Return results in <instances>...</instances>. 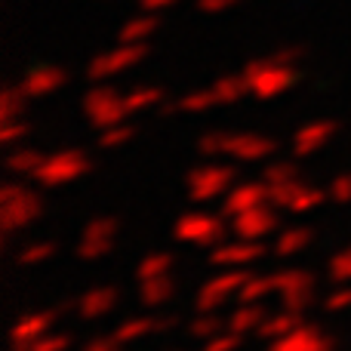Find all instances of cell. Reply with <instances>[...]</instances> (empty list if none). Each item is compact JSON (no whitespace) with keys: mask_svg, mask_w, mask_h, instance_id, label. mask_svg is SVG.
<instances>
[{"mask_svg":"<svg viewBox=\"0 0 351 351\" xmlns=\"http://www.w3.org/2000/svg\"><path fill=\"white\" fill-rule=\"evenodd\" d=\"M237 179V170L231 164H197L185 173L188 197L204 204V200L225 197Z\"/></svg>","mask_w":351,"mask_h":351,"instance_id":"5","label":"cell"},{"mask_svg":"<svg viewBox=\"0 0 351 351\" xmlns=\"http://www.w3.org/2000/svg\"><path fill=\"white\" fill-rule=\"evenodd\" d=\"M250 278H253V274H250L247 268H225L222 274L210 278L197 290V296H194V308L197 311H222V305L228 302V296H237L241 287L247 284Z\"/></svg>","mask_w":351,"mask_h":351,"instance_id":"8","label":"cell"},{"mask_svg":"<svg viewBox=\"0 0 351 351\" xmlns=\"http://www.w3.org/2000/svg\"><path fill=\"white\" fill-rule=\"evenodd\" d=\"M241 0H197V10L204 12V16H219V12H225V10H231V6H237Z\"/></svg>","mask_w":351,"mask_h":351,"instance_id":"46","label":"cell"},{"mask_svg":"<svg viewBox=\"0 0 351 351\" xmlns=\"http://www.w3.org/2000/svg\"><path fill=\"white\" fill-rule=\"evenodd\" d=\"M222 330H228V321H222L216 311H197L194 321H188V336H191V339H200V342L213 339V336L222 333Z\"/></svg>","mask_w":351,"mask_h":351,"instance_id":"26","label":"cell"},{"mask_svg":"<svg viewBox=\"0 0 351 351\" xmlns=\"http://www.w3.org/2000/svg\"><path fill=\"white\" fill-rule=\"evenodd\" d=\"M302 53H305L302 47H284V49H278V53H274L271 59H274V62H280V65H296V62L302 59Z\"/></svg>","mask_w":351,"mask_h":351,"instance_id":"47","label":"cell"},{"mask_svg":"<svg viewBox=\"0 0 351 351\" xmlns=\"http://www.w3.org/2000/svg\"><path fill=\"white\" fill-rule=\"evenodd\" d=\"M241 74L250 84V96L262 99V102L284 96V93L296 84V65H280V62H274L271 56H268V59L247 62Z\"/></svg>","mask_w":351,"mask_h":351,"instance_id":"3","label":"cell"},{"mask_svg":"<svg viewBox=\"0 0 351 351\" xmlns=\"http://www.w3.org/2000/svg\"><path fill=\"white\" fill-rule=\"evenodd\" d=\"M311 237H315V231L305 228V225H296V228H284V231H280V237L274 241V256H278V259H290V256H296L299 250L308 247Z\"/></svg>","mask_w":351,"mask_h":351,"instance_id":"23","label":"cell"},{"mask_svg":"<svg viewBox=\"0 0 351 351\" xmlns=\"http://www.w3.org/2000/svg\"><path fill=\"white\" fill-rule=\"evenodd\" d=\"M40 213H43V200L34 188L19 185V182H6L0 188V228H3V234L22 231Z\"/></svg>","mask_w":351,"mask_h":351,"instance_id":"1","label":"cell"},{"mask_svg":"<svg viewBox=\"0 0 351 351\" xmlns=\"http://www.w3.org/2000/svg\"><path fill=\"white\" fill-rule=\"evenodd\" d=\"M311 302H315V290H305V293H293V296H280V308L287 311H308Z\"/></svg>","mask_w":351,"mask_h":351,"instance_id":"44","label":"cell"},{"mask_svg":"<svg viewBox=\"0 0 351 351\" xmlns=\"http://www.w3.org/2000/svg\"><path fill=\"white\" fill-rule=\"evenodd\" d=\"M324 308H327V311H346V308H351V287L339 284L327 299H324Z\"/></svg>","mask_w":351,"mask_h":351,"instance_id":"43","label":"cell"},{"mask_svg":"<svg viewBox=\"0 0 351 351\" xmlns=\"http://www.w3.org/2000/svg\"><path fill=\"white\" fill-rule=\"evenodd\" d=\"M330 200H336V204H351V173H339L333 182H330L327 188Z\"/></svg>","mask_w":351,"mask_h":351,"instance_id":"42","label":"cell"},{"mask_svg":"<svg viewBox=\"0 0 351 351\" xmlns=\"http://www.w3.org/2000/svg\"><path fill=\"white\" fill-rule=\"evenodd\" d=\"M71 336L68 333H43L40 339H34L28 346V351H68Z\"/></svg>","mask_w":351,"mask_h":351,"instance_id":"40","label":"cell"},{"mask_svg":"<svg viewBox=\"0 0 351 351\" xmlns=\"http://www.w3.org/2000/svg\"><path fill=\"white\" fill-rule=\"evenodd\" d=\"M271 278H274L278 296H293V293L315 290V274L305 271V268H278V271H271Z\"/></svg>","mask_w":351,"mask_h":351,"instance_id":"21","label":"cell"},{"mask_svg":"<svg viewBox=\"0 0 351 351\" xmlns=\"http://www.w3.org/2000/svg\"><path fill=\"white\" fill-rule=\"evenodd\" d=\"M262 179H265L268 185L293 182V179H299V164H293V160H274V164H265V170H262Z\"/></svg>","mask_w":351,"mask_h":351,"instance_id":"36","label":"cell"},{"mask_svg":"<svg viewBox=\"0 0 351 351\" xmlns=\"http://www.w3.org/2000/svg\"><path fill=\"white\" fill-rule=\"evenodd\" d=\"M330 280L333 284H351V243L330 259Z\"/></svg>","mask_w":351,"mask_h":351,"instance_id":"37","label":"cell"},{"mask_svg":"<svg viewBox=\"0 0 351 351\" xmlns=\"http://www.w3.org/2000/svg\"><path fill=\"white\" fill-rule=\"evenodd\" d=\"M139 302L145 308H164L167 302L176 296V280L170 274H160V278H148V280H139Z\"/></svg>","mask_w":351,"mask_h":351,"instance_id":"19","label":"cell"},{"mask_svg":"<svg viewBox=\"0 0 351 351\" xmlns=\"http://www.w3.org/2000/svg\"><path fill=\"white\" fill-rule=\"evenodd\" d=\"M136 3L142 6V12H164L173 3H179V0H136Z\"/></svg>","mask_w":351,"mask_h":351,"instance_id":"50","label":"cell"},{"mask_svg":"<svg viewBox=\"0 0 351 351\" xmlns=\"http://www.w3.org/2000/svg\"><path fill=\"white\" fill-rule=\"evenodd\" d=\"M274 228H278V206H271V204L250 206V210L231 216V231L237 237H243V241H262Z\"/></svg>","mask_w":351,"mask_h":351,"instance_id":"11","label":"cell"},{"mask_svg":"<svg viewBox=\"0 0 351 351\" xmlns=\"http://www.w3.org/2000/svg\"><path fill=\"white\" fill-rule=\"evenodd\" d=\"M268 204V182H234L231 191L222 197V216H237V213L250 210V206H259Z\"/></svg>","mask_w":351,"mask_h":351,"instance_id":"14","label":"cell"},{"mask_svg":"<svg viewBox=\"0 0 351 351\" xmlns=\"http://www.w3.org/2000/svg\"><path fill=\"white\" fill-rule=\"evenodd\" d=\"M148 333H154V317L142 315V317H130V321H123L111 336H114L121 346H127V342H136V339H142V336H148Z\"/></svg>","mask_w":351,"mask_h":351,"instance_id":"29","label":"cell"},{"mask_svg":"<svg viewBox=\"0 0 351 351\" xmlns=\"http://www.w3.org/2000/svg\"><path fill=\"white\" fill-rule=\"evenodd\" d=\"M324 197H330V194L324 191V188L302 182V185H299V191H296V197H293V204L287 206V213H311L315 206H321V204H324Z\"/></svg>","mask_w":351,"mask_h":351,"instance_id":"32","label":"cell"},{"mask_svg":"<svg viewBox=\"0 0 351 351\" xmlns=\"http://www.w3.org/2000/svg\"><path fill=\"white\" fill-rule=\"evenodd\" d=\"M53 321H56V311H34V315H25L10 333L12 351H28L31 342L40 339L43 333H49Z\"/></svg>","mask_w":351,"mask_h":351,"instance_id":"16","label":"cell"},{"mask_svg":"<svg viewBox=\"0 0 351 351\" xmlns=\"http://www.w3.org/2000/svg\"><path fill=\"white\" fill-rule=\"evenodd\" d=\"M25 99H28V93L22 86H6L3 99H0V123H10L19 114H25Z\"/></svg>","mask_w":351,"mask_h":351,"instance_id":"33","label":"cell"},{"mask_svg":"<svg viewBox=\"0 0 351 351\" xmlns=\"http://www.w3.org/2000/svg\"><path fill=\"white\" fill-rule=\"evenodd\" d=\"M80 351H121V342L111 336V339H93V342H86Z\"/></svg>","mask_w":351,"mask_h":351,"instance_id":"49","label":"cell"},{"mask_svg":"<svg viewBox=\"0 0 351 351\" xmlns=\"http://www.w3.org/2000/svg\"><path fill=\"white\" fill-rule=\"evenodd\" d=\"M173 327H179V315H170V311H167V315H158L154 317V333H170Z\"/></svg>","mask_w":351,"mask_h":351,"instance_id":"48","label":"cell"},{"mask_svg":"<svg viewBox=\"0 0 351 351\" xmlns=\"http://www.w3.org/2000/svg\"><path fill=\"white\" fill-rule=\"evenodd\" d=\"M28 136V123H16V121H10V123H3L0 127V142L3 145H12V142H19V139H25Z\"/></svg>","mask_w":351,"mask_h":351,"instance_id":"45","label":"cell"},{"mask_svg":"<svg viewBox=\"0 0 351 351\" xmlns=\"http://www.w3.org/2000/svg\"><path fill=\"white\" fill-rule=\"evenodd\" d=\"M274 152H278V139L259 133H228L225 142V158H231L234 164H259Z\"/></svg>","mask_w":351,"mask_h":351,"instance_id":"10","label":"cell"},{"mask_svg":"<svg viewBox=\"0 0 351 351\" xmlns=\"http://www.w3.org/2000/svg\"><path fill=\"white\" fill-rule=\"evenodd\" d=\"M136 136V127H130V123H114V127L108 130H99V148H121L127 145L130 139Z\"/></svg>","mask_w":351,"mask_h":351,"instance_id":"35","label":"cell"},{"mask_svg":"<svg viewBox=\"0 0 351 351\" xmlns=\"http://www.w3.org/2000/svg\"><path fill=\"white\" fill-rule=\"evenodd\" d=\"M225 142H228V133H206L197 139V152L204 158H225Z\"/></svg>","mask_w":351,"mask_h":351,"instance_id":"39","label":"cell"},{"mask_svg":"<svg viewBox=\"0 0 351 351\" xmlns=\"http://www.w3.org/2000/svg\"><path fill=\"white\" fill-rule=\"evenodd\" d=\"M243 346V336L241 333H231V330H222V333H216L213 339H206L200 351H237Z\"/></svg>","mask_w":351,"mask_h":351,"instance_id":"38","label":"cell"},{"mask_svg":"<svg viewBox=\"0 0 351 351\" xmlns=\"http://www.w3.org/2000/svg\"><path fill=\"white\" fill-rule=\"evenodd\" d=\"M56 253L53 243H31V247H25L22 253H19V265H40L43 259H49V256Z\"/></svg>","mask_w":351,"mask_h":351,"instance_id":"41","label":"cell"},{"mask_svg":"<svg viewBox=\"0 0 351 351\" xmlns=\"http://www.w3.org/2000/svg\"><path fill=\"white\" fill-rule=\"evenodd\" d=\"M117 299H121L117 287H93V290H86L84 296L77 299V315L84 317V321L105 317V315H111V311H114Z\"/></svg>","mask_w":351,"mask_h":351,"instance_id":"17","label":"cell"},{"mask_svg":"<svg viewBox=\"0 0 351 351\" xmlns=\"http://www.w3.org/2000/svg\"><path fill=\"white\" fill-rule=\"evenodd\" d=\"M268 315H271V311H268L262 302H241L228 315V330H231V333H241V336L256 333Z\"/></svg>","mask_w":351,"mask_h":351,"instance_id":"18","label":"cell"},{"mask_svg":"<svg viewBox=\"0 0 351 351\" xmlns=\"http://www.w3.org/2000/svg\"><path fill=\"white\" fill-rule=\"evenodd\" d=\"M117 237V219L114 216H96L84 225L80 231V243H77V259L84 262H96L102 256L111 253Z\"/></svg>","mask_w":351,"mask_h":351,"instance_id":"9","label":"cell"},{"mask_svg":"<svg viewBox=\"0 0 351 351\" xmlns=\"http://www.w3.org/2000/svg\"><path fill=\"white\" fill-rule=\"evenodd\" d=\"M43 154L34 152V148H19V152H12L10 158H6V170L10 173H19V176H31L40 167Z\"/></svg>","mask_w":351,"mask_h":351,"instance_id":"34","label":"cell"},{"mask_svg":"<svg viewBox=\"0 0 351 351\" xmlns=\"http://www.w3.org/2000/svg\"><path fill=\"white\" fill-rule=\"evenodd\" d=\"M216 105H219V99H216V93H213V86L210 90H191L179 99L182 114H204V111L216 108Z\"/></svg>","mask_w":351,"mask_h":351,"instance_id":"31","label":"cell"},{"mask_svg":"<svg viewBox=\"0 0 351 351\" xmlns=\"http://www.w3.org/2000/svg\"><path fill=\"white\" fill-rule=\"evenodd\" d=\"M265 243L262 241H243V237H237V241L231 243H219V247L210 250V265L216 268H247V265H256V262L265 256Z\"/></svg>","mask_w":351,"mask_h":351,"instance_id":"12","label":"cell"},{"mask_svg":"<svg viewBox=\"0 0 351 351\" xmlns=\"http://www.w3.org/2000/svg\"><path fill=\"white\" fill-rule=\"evenodd\" d=\"M321 339H324L321 330L302 321L296 330H293V333H287L284 339L271 342V348H268V351H311Z\"/></svg>","mask_w":351,"mask_h":351,"instance_id":"22","label":"cell"},{"mask_svg":"<svg viewBox=\"0 0 351 351\" xmlns=\"http://www.w3.org/2000/svg\"><path fill=\"white\" fill-rule=\"evenodd\" d=\"M164 99H167L164 86H133V90L127 93V105H130V111H133V114L154 108V105H160Z\"/></svg>","mask_w":351,"mask_h":351,"instance_id":"28","label":"cell"},{"mask_svg":"<svg viewBox=\"0 0 351 351\" xmlns=\"http://www.w3.org/2000/svg\"><path fill=\"white\" fill-rule=\"evenodd\" d=\"M299 324H302V315H299V311L280 308L278 315H268L265 321H262V327L256 330V336H259V339H265V342H278V339H284L287 333H293Z\"/></svg>","mask_w":351,"mask_h":351,"instance_id":"20","label":"cell"},{"mask_svg":"<svg viewBox=\"0 0 351 351\" xmlns=\"http://www.w3.org/2000/svg\"><path fill=\"white\" fill-rule=\"evenodd\" d=\"M65 84H68V74H65V68H59V65H37L22 77V90L28 93L31 99L53 96V93L62 90Z\"/></svg>","mask_w":351,"mask_h":351,"instance_id":"15","label":"cell"},{"mask_svg":"<svg viewBox=\"0 0 351 351\" xmlns=\"http://www.w3.org/2000/svg\"><path fill=\"white\" fill-rule=\"evenodd\" d=\"M154 28H158V12H142L123 22V28L117 31V43H142L154 34Z\"/></svg>","mask_w":351,"mask_h":351,"instance_id":"24","label":"cell"},{"mask_svg":"<svg viewBox=\"0 0 351 351\" xmlns=\"http://www.w3.org/2000/svg\"><path fill=\"white\" fill-rule=\"evenodd\" d=\"M271 293H278V290H274V278H271V274H253V278L241 287L237 302H262V299L271 296Z\"/></svg>","mask_w":351,"mask_h":351,"instance_id":"30","label":"cell"},{"mask_svg":"<svg viewBox=\"0 0 351 351\" xmlns=\"http://www.w3.org/2000/svg\"><path fill=\"white\" fill-rule=\"evenodd\" d=\"M176 265V256L173 253H148L145 259L136 265V278L139 280H148V278H160V274H170Z\"/></svg>","mask_w":351,"mask_h":351,"instance_id":"27","label":"cell"},{"mask_svg":"<svg viewBox=\"0 0 351 351\" xmlns=\"http://www.w3.org/2000/svg\"><path fill=\"white\" fill-rule=\"evenodd\" d=\"M90 170H93V160L86 158V152H80V148H62V152L47 154L28 179L40 188H62V185L77 182L80 176H86Z\"/></svg>","mask_w":351,"mask_h":351,"instance_id":"2","label":"cell"},{"mask_svg":"<svg viewBox=\"0 0 351 351\" xmlns=\"http://www.w3.org/2000/svg\"><path fill=\"white\" fill-rule=\"evenodd\" d=\"M228 225L222 222V216L213 213H182L173 225V237L182 243H197V247H219L225 241Z\"/></svg>","mask_w":351,"mask_h":351,"instance_id":"6","label":"cell"},{"mask_svg":"<svg viewBox=\"0 0 351 351\" xmlns=\"http://www.w3.org/2000/svg\"><path fill=\"white\" fill-rule=\"evenodd\" d=\"M213 93H216L219 105H234L250 93V84L243 74H222V77L213 84Z\"/></svg>","mask_w":351,"mask_h":351,"instance_id":"25","label":"cell"},{"mask_svg":"<svg viewBox=\"0 0 351 351\" xmlns=\"http://www.w3.org/2000/svg\"><path fill=\"white\" fill-rule=\"evenodd\" d=\"M145 56H148L145 40L142 43H117L114 49L99 53L96 59H90V65H86V77H90L93 84H102V80H108V77H114V74H123L133 65H139Z\"/></svg>","mask_w":351,"mask_h":351,"instance_id":"7","label":"cell"},{"mask_svg":"<svg viewBox=\"0 0 351 351\" xmlns=\"http://www.w3.org/2000/svg\"><path fill=\"white\" fill-rule=\"evenodd\" d=\"M80 108H84L90 127L96 130H108L114 123H123L133 114L127 105V96H121V90L111 84H93L84 93V99H80Z\"/></svg>","mask_w":351,"mask_h":351,"instance_id":"4","label":"cell"},{"mask_svg":"<svg viewBox=\"0 0 351 351\" xmlns=\"http://www.w3.org/2000/svg\"><path fill=\"white\" fill-rule=\"evenodd\" d=\"M339 123L336 121H308L293 133V154L296 158H311L315 152H321L330 139L336 136Z\"/></svg>","mask_w":351,"mask_h":351,"instance_id":"13","label":"cell"}]
</instances>
